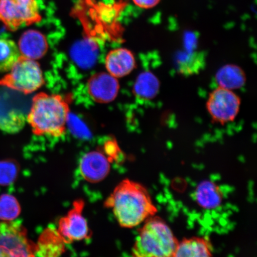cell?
I'll return each mask as SVG.
<instances>
[{
    "mask_svg": "<svg viewBox=\"0 0 257 257\" xmlns=\"http://www.w3.org/2000/svg\"><path fill=\"white\" fill-rule=\"evenodd\" d=\"M105 206L112 209L118 224L124 228L136 227L157 213L146 187L128 179L115 188Z\"/></svg>",
    "mask_w": 257,
    "mask_h": 257,
    "instance_id": "obj_1",
    "label": "cell"
},
{
    "mask_svg": "<svg viewBox=\"0 0 257 257\" xmlns=\"http://www.w3.org/2000/svg\"><path fill=\"white\" fill-rule=\"evenodd\" d=\"M69 112L63 96L40 92L32 100L27 121L37 136L59 137L65 133Z\"/></svg>",
    "mask_w": 257,
    "mask_h": 257,
    "instance_id": "obj_2",
    "label": "cell"
},
{
    "mask_svg": "<svg viewBox=\"0 0 257 257\" xmlns=\"http://www.w3.org/2000/svg\"><path fill=\"white\" fill-rule=\"evenodd\" d=\"M132 253L137 257H174L179 241L162 218L154 216L144 221Z\"/></svg>",
    "mask_w": 257,
    "mask_h": 257,
    "instance_id": "obj_3",
    "label": "cell"
},
{
    "mask_svg": "<svg viewBox=\"0 0 257 257\" xmlns=\"http://www.w3.org/2000/svg\"><path fill=\"white\" fill-rule=\"evenodd\" d=\"M10 70L11 72L0 80V85L27 95L44 84L43 72L34 60L21 56Z\"/></svg>",
    "mask_w": 257,
    "mask_h": 257,
    "instance_id": "obj_4",
    "label": "cell"
},
{
    "mask_svg": "<svg viewBox=\"0 0 257 257\" xmlns=\"http://www.w3.org/2000/svg\"><path fill=\"white\" fill-rule=\"evenodd\" d=\"M35 253L36 244L28 239L19 221L0 223V257L34 256Z\"/></svg>",
    "mask_w": 257,
    "mask_h": 257,
    "instance_id": "obj_5",
    "label": "cell"
},
{
    "mask_svg": "<svg viewBox=\"0 0 257 257\" xmlns=\"http://www.w3.org/2000/svg\"><path fill=\"white\" fill-rule=\"evenodd\" d=\"M41 19L36 0H0V21L10 31L38 23Z\"/></svg>",
    "mask_w": 257,
    "mask_h": 257,
    "instance_id": "obj_6",
    "label": "cell"
},
{
    "mask_svg": "<svg viewBox=\"0 0 257 257\" xmlns=\"http://www.w3.org/2000/svg\"><path fill=\"white\" fill-rule=\"evenodd\" d=\"M240 105L239 96L232 90L218 87L209 95L206 108L215 123L224 124L235 119Z\"/></svg>",
    "mask_w": 257,
    "mask_h": 257,
    "instance_id": "obj_7",
    "label": "cell"
},
{
    "mask_svg": "<svg viewBox=\"0 0 257 257\" xmlns=\"http://www.w3.org/2000/svg\"><path fill=\"white\" fill-rule=\"evenodd\" d=\"M84 205L83 200L75 201L71 210L60 220L57 230L65 243H71L74 241L91 237L87 221L82 214Z\"/></svg>",
    "mask_w": 257,
    "mask_h": 257,
    "instance_id": "obj_8",
    "label": "cell"
},
{
    "mask_svg": "<svg viewBox=\"0 0 257 257\" xmlns=\"http://www.w3.org/2000/svg\"><path fill=\"white\" fill-rule=\"evenodd\" d=\"M111 162L101 150L86 153L80 161V174L86 181L93 184L103 181L110 172Z\"/></svg>",
    "mask_w": 257,
    "mask_h": 257,
    "instance_id": "obj_9",
    "label": "cell"
},
{
    "mask_svg": "<svg viewBox=\"0 0 257 257\" xmlns=\"http://www.w3.org/2000/svg\"><path fill=\"white\" fill-rule=\"evenodd\" d=\"M120 85L116 78L110 73L95 74L88 80V92L94 100L100 103H108L116 98Z\"/></svg>",
    "mask_w": 257,
    "mask_h": 257,
    "instance_id": "obj_10",
    "label": "cell"
},
{
    "mask_svg": "<svg viewBox=\"0 0 257 257\" xmlns=\"http://www.w3.org/2000/svg\"><path fill=\"white\" fill-rule=\"evenodd\" d=\"M27 114L9 100L8 96L0 94V130L8 134H16L23 128Z\"/></svg>",
    "mask_w": 257,
    "mask_h": 257,
    "instance_id": "obj_11",
    "label": "cell"
},
{
    "mask_svg": "<svg viewBox=\"0 0 257 257\" xmlns=\"http://www.w3.org/2000/svg\"><path fill=\"white\" fill-rule=\"evenodd\" d=\"M105 67L115 78H122L130 74L136 67L134 54L126 48L112 50L105 58Z\"/></svg>",
    "mask_w": 257,
    "mask_h": 257,
    "instance_id": "obj_12",
    "label": "cell"
},
{
    "mask_svg": "<svg viewBox=\"0 0 257 257\" xmlns=\"http://www.w3.org/2000/svg\"><path fill=\"white\" fill-rule=\"evenodd\" d=\"M19 47L22 56L35 60L47 53L48 45L46 38L40 32L29 30L22 35Z\"/></svg>",
    "mask_w": 257,
    "mask_h": 257,
    "instance_id": "obj_13",
    "label": "cell"
},
{
    "mask_svg": "<svg viewBox=\"0 0 257 257\" xmlns=\"http://www.w3.org/2000/svg\"><path fill=\"white\" fill-rule=\"evenodd\" d=\"M65 242L54 228H47L44 231L36 244L35 256H57L64 252Z\"/></svg>",
    "mask_w": 257,
    "mask_h": 257,
    "instance_id": "obj_14",
    "label": "cell"
},
{
    "mask_svg": "<svg viewBox=\"0 0 257 257\" xmlns=\"http://www.w3.org/2000/svg\"><path fill=\"white\" fill-rule=\"evenodd\" d=\"M215 80L218 87L233 91L242 88L245 85L246 76L239 66L228 64L217 70L215 75Z\"/></svg>",
    "mask_w": 257,
    "mask_h": 257,
    "instance_id": "obj_15",
    "label": "cell"
},
{
    "mask_svg": "<svg viewBox=\"0 0 257 257\" xmlns=\"http://www.w3.org/2000/svg\"><path fill=\"white\" fill-rule=\"evenodd\" d=\"M160 86V80L155 74L151 71H144L138 76L133 92L138 99L151 100L159 94Z\"/></svg>",
    "mask_w": 257,
    "mask_h": 257,
    "instance_id": "obj_16",
    "label": "cell"
},
{
    "mask_svg": "<svg viewBox=\"0 0 257 257\" xmlns=\"http://www.w3.org/2000/svg\"><path fill=\"white\" fill-rule=\"evenodd\" d=\"M213 247L204 237H195L185 239L178 243L174 257L178 256H211Z\"/></svg>",
    "mask_w": 257,
    "mask_h": 257,
    "instance_id": "obj_17",
    "label": "cell"
},
{
    "mask_svg": "<svg viewBox=\"0 0 257 257\" xmlns=\"http://www.w3.org/2000/svg\"><path fill=\"white\" fill-rule=\"evenodd\" d=\"M195 199L202 208H216L222 201L223 196L219 187L211 181H203L197 186Z\"/></svg>",
    "mask_w": 257,
    "mask_h": 257,
    "instance_id": "obj_18",
    "label": "cell"
},
{
    "mask_svg": "<svg viewBox=\"0 0 257 257\" xmlns=\"http://www.w3.org/2000/svg\"><path fill=\"white\" fill-rule=\"evenodd\" d=\"M71 53L73 60L78 66L82 68H89L95 62L97 48L94 43L85 40L75 44Z\"/></svg>",
    "mask_w": 257,
    "mask_h": 257,
    "instance_id": "obj_19",
    "label": "cell"
},
{
    "mask_svg": "<svg viewBox=\"0 0 257 257\" xmlns=\"http://www.w3.org/2000/svg\"><path fill=\"white\" fill-rule=\"evenodd\" d=\"M21 56L14 41L0 39V72H7L12 68Z\"/></svg>",
    "mask_w": 257,
    "mask_h": 257,
    "instance_id": "obj_20",
    "label": "cell"
},
{
    "mask_svg": "<svg viewBox=\"0 0 257 257\" xmlns=\"http://www.w3.org/2000/svg\"><path fill=\"white\" fill-rule=\"evenodd\" d=\"M21 206L16 198L11 195L0 197V220L12 221L19 216Z\"/></svg>",
    "mask_w": 257,
    "mask_h": 257,
    "instance_id": "obj_21",
    "label": "cell"
},
{
    "mask_svg": "<svg viewBox=\"0 0 257 257\" xmlns=\"http://www.w3.org/2000/svg\"><path fill=\"white\" fill-rule=\"evenodd\" d=\"M18 172V167L15 163L11 162H0V185L11 184L17 177Z\"/></svg>",
    "mask_w": 257,
    "mask_h": 257,
    "instance_id": "obj_22",
    "label": "cell"
},
{
    "mask_svg": "<svg viewBox=\"0 0 257 257\" xmlns=\"http://www.w3.org/2000/svg\"><path fill=\"white\" fill-rule=\"evenodd\" d=\"M160 1L161 0H133L135 5L144 9H150L156 7Z\"/></svg>",
    "mask_w": 257,
    "mask_h": 257,
    "instance_id": "obj_23",
    "label": "cell"
}]
</instances>
